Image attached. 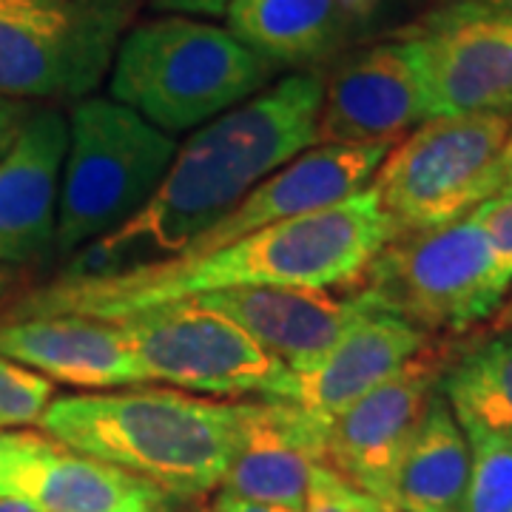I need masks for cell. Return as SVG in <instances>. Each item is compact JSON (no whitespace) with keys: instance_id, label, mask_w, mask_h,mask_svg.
<instances>
[{"instance_id":"cell-1","label":"cell","mask_w":512,"mask_h":512,"mask_svg":"<svg viewBox=\"0 0 512 512\" xmlns=\"http://www.w3.org/2000/svg\"><path fill=\"white\" fill-rule=\"evenodd\" d=\"M393 237L396 231L367 185L345 202L268 225L208 254L168 256L120 274L57 276L18 296L6 319L74 313L114 322L237 288H353Z\"/></svg>"},{"instance_id":"cell-2","label":"cell","mask_w":512,"mask_h":512,"mask_svg":"<svg viewBox=\"0 0 512 512\" xmlns=\"http://www.w3.org/2000/svg\"><path fill=\"white\" fill-rule=\"evenodd\" d=\"M322 89L319 72H291L191 131L154 197L126 225L69 256L57 276L120 274L180 254L262 180L316 146Z\"/></svg>"},{"instance_id":"cell-3","label":"cell","mask_w":512,"mask_h":512,"mask_svg":"<svg viewBox=\"0 0 512 512\" xmlns=\"http://www.w3.org/2000/svg\"><path fill=\"white\" fill-rule=\"evenodd\" d=\"M37 430L188 501L220 490L237 439V402L131 384L55 396Z\"/></svg>"},{"instance_id":"cell-4","label":"cell","mask_w":512,"mask_h":512,"mask_svg":"<svg viewBox=\"0 0 512 512\" xmlns=\"http://www.w3.org/2000/svg\"><path fill=\"white\" fill-rule=\"evenodd\" d=\"M276 72L225 26L160 15L126 32L111 63L109 97L177 137L259 94Z\"/></svg>"},{"instance_id":"cell-5","label":"cell","mask_w":512,"mask_h":512,"mask_svg":"<svg viewBox=\"0 0 512 512\" xmlns=\"http://www.w3.org/2000/svg\"><path fill=\"white\" fill-rule=\"evenodd\" d=\"M60 171L55 256L69 259L126 225L163 183L180 140L111 97L74 103Z\"/></svg>"},{"instance_id":"cell-6","label":"cell","mask_w":512,"mask_h":512,"mask_svg":"<svg viewBox=\"0 0 512 512\" xmlns=\"http://www.w3.org/2000/svg\"><path fill=\"white\" fill-rule=\"evenodd\" d=\"M367 308L399 316L427 336L490 322L510 291L473 217L396 234L350 288Z\"/></svg>"},{"instance_id":"cell-7","label":"cell","mask_w":512,"mask_h":512,"mask_svg":"<svg viewBox=\"0 0 512 512\" xmlns=\"http://www.w3.org/2000/svg\"><path fill=\"white\" fill-rule=\"evenodd\" d=\"M512 114L430 117L387 151L370 191L396 234L467 217L504 188Z\"/></svg>"},{"instance_id":"cell-8","label":"cell","mask_w":512,"mask_h":512,"mask_svg":"<svg viewBox=\"0 0 512 512\" xmlns=\"http://www.w3.org/2000/svg\"><path fill=\"white\" fill-rule=\"evenodd\" d=\"M146 0H0V94L32 106L80 103Z\"/></svg>"},{"instance_id":"cell-9","label":"cell","mask_w":512,"mask_h":512,"mask_svg":"<svg viewBox=\"0 0 512 512\" xmlns=\"http://www.w3.org/2000/svg\"><path fill=\"white\" fill-rule=\"evenodd\" d=\"M137 359L143 384L205 399H276L288 367L200 299H180L114 319Z\"/></svg>"},{"instance_id":"cell-10","label":"cell","mask_w":512,"mask_h":512,"mask_svg":"<svg viewBox=\"0 0 512 512\" xmlns=\"http://www.w3.org/2000/svg\"><path fill=\"white\" fill-rule=\"evenodd\" d=\"M447 350L427 342L419 356L325 424L319 464L373 495L390 510V495L404 453L439 393Z\"/></svg>"},{"instance_id":"cell-11","label":"cell","mask_w":512,"mask_h":512,"mask_svg":"<svg viewBox=\"0 0 512 512\" xmlns=\"http://www.w3.org/2000/svg\"><path fill=\"white\" fill-rule=\"evenodd\" d=\"M402 40L419 69L430 117L512 114V23L436 3Z\"/></svg>"},{"instance_id":"cell-12","label":"cell","mask_w":512,"mask_h":512,"mask_svg":"<svg viewBox=\"0 0 512 512\" xmlns=\"http://www.w3.org/2000/svg\"><path fill=\"white\" fill-rule=\"evenodd\" d=\"M430 120L427 94L407 40H384L339 60L322 89L316 143H399Z\"/></svg>"},{"instance_id":"cell-13","label":"cell","mask_w":512,"mask_h":512,"mask_svg":"<svg viewBox=\"0 0 512 512\" xmlns=\"http://www.w3.org/2000/svg\"><path fill=\"white\" fill-rule=\"evenodd\" d=\"M69 120L57 106H35L0 157V265L32 268L55 254L60 171Z\"/></svg>"},{"instance_id":"cell-14","label":"cell","mask_w":512,"mask_h":512,"mask_svg":"<svg viewBox=\"0 0 512 512\" xmlns=\"http://www.w3.org/2000/svg\"><path fill=\"white\" fill-rule=\"evenodd\" d=\"M325 424L282 399H239L237 439L220 495L302 510Z\"/></svg>"},{"instance_id":"cell-15","label":"cell","mask_w":512,"mask_h":512,"mask_svg":"<svg viewBox=\"0 0 512 512\" xmlns=\"http://www.w3.org/2000/svg\"><path fill=\"white\" fill-rule=\"evenodd\" d=\"M194 299L228 316L291 373L316 365L367 311L350 288H237Z\"/></svg>"},{"instance_id":"cell-16","label":"cell","mask_w":512,"mask_h":512,"mask_svg":"<svg viewBox=\"0 0 512 512\" xmlns=\"http://www.w3.org/2000/svg\"><path fill=\"white\" fill-rule=\"evenodd\" d=\"M430 339L433 336L399 316L367 308L365 316L316 365L288 373V382L276 399L296 404L311 419L328 424L384 379L399 373Z\"/></svg>"},{"instance_id":"cell-17","label":"cell","mask_w":512,"mask_h":512,"mask_svg":"<svg viewBox=\"0 0 512 512\" xmlns=\"http://www.w3.org/2000/svg\"><path fill=\"white\" fill-rule=\"evenodd\" d=\"M0 353L52 384L80 393L143 384L123 330L94 316L52 313L3 319Z\"/></svg>"},{"instance_id":"cell-18","label":"cell","mask_w":512,"mask_h":512,"mask_svg":"<svg viewBox=\"0 0 512 512\" xmlns=\"http://www.w3.org/2000/svg\"><path fill=\"white\" fill-rule=\"evenodd\" d=\"M12 498L40 512H171L177 501L146 478L46 436L15 470Z\"/></svg>"},{"instance_id":"cell-19","label":"cell","mask_w":512,"mask_h":512,"mask_svg":"<svg viewBox=\"0 0 512 512\" xmlns=\"http://www.w3.org/2000/svg\"><path fill=\"white\" fill-rule=\"evenodd\" d=\"M225 29L274 69L316 72L350 43L333 0H228Z\"/></svg>"},{"instance_id":"cell-20","label":"cell","mask_w":512,"mask_h":512,"mask_svg":"<svg viewBox=\"0 0 512 512\" xmlns=\"http://www.w3.org/2000/svg\"><path fill=\"white\" fill-rule=\"evenodd\" d=\"M470 478V441L450 404L436 393L396 473L390 510L458 512Z\"/></svg>"},{"instance_id":"cell-21","label":"cell","mask_w":512,"mask_h":512,"mask_svg":"<svg viewBox=\"0 0 512 512\" xmlns=\"http://www.w3.org/2000/svg\"><path fill=\"white\" fill-rule=\"evenodd\" d=\"M439 393L461 430L512 439V330H490L441 373Z\"/></svg>"},{"instance_id":"cell-22","label":"cell","mask_w":512,"mask_h":512,"mask_svg":"<svg viewBox=\"0 0 512 512\" xmlns=\"http://www.w3.org/2000/svg\"><path fill=\"white\" fill-rule=\"evenodd\" d=\"M464 433L470 441V478L458 512H512V439Z\"/></svg>"},{"instance_id":"cell-23","label":"cell","mask_w":512,"mask_h":512,"mask_svg":"<svg viewBox=\"0 0 512 512\" xmlns=\"http://www.w3.org/2000/svg\"><path fill=\"white\" fill-rule=\"evenodd\" d=\"M52 399L55 384L0 353V433L37 427Z\"/></svg>"},{"instance_id":"cell-24","label":"cell","mask_w":512,"mask_h":512,"mask_svg":"<svg viewBox=\"0 0 512 512\" xmlns=\"http://www.w3.org/2000/svg\"><path fill=\"white\" fill-rule=\"evenodd\" d=\"M299 512H387V507L316 461Z\"/></svg>"},{"instance_id":"cell-25","label":"cell","mask_w":512,"mask_h":512,"mask_svg":"<svg viewBox=\"0 0 512 512\" xmlns=\"http://www.w3.org/2000/svg\"><path fill=\"white\" fill-rule=\"evenodd\" d=\"M470 217L490 242L501 276L512 285V185L498 188L490 200L470 211Z\"/></svg>"},{"instance_id":"cell-26","label":"cell","mask_w":512,"mask_h":512,"mask_svg":"<svg viewBox=\"0 0 512 512\" xmlns=\"http://www.w3.org/2000/svg\"><path fill=\"white\" fill-rule=\"evenodd\" d=\"M40 441H43V433H29V430H3L0 433V498H12L15 470Z\"/></svg>"},{"instance_id":"cell-27","label":"cell","mask_w":512,"mask_h":512,"mask_svg":"<svg viewBox=\"0 0 512 512\" xmlns=\"http://www.w3.org/2000/svg\"><path fill=\"white\" fill-rule=\"evenodd\" d=\"M333 3L350 40L373 32V26L384 12V0H333Z\"/></svg>"},{"instance_id":"cell-28","label":"cell","mask_w":512,"mask_h":512,"mask_svg":"<svg viewBox=\"0 0 512 512\" xmlns=\"http://www.w3.org/2000/svg\"><path fill=\"white\" fill-rule=\"evenodd\" d=\"M32 111H35L32 103H20V100L0 94V157L18 140V134L23 131Z\"/></svg>"},{"instance_id":"cell-29","label":"cell","mask_w":512,"mask_h":512,"mask_svg":"<svg viewBox=\"0 0 512 512\" xmlns=\"http://www.w3.org/2000/svg\"><path fill=\"white\" fill-rule=\"evenodd\" d=\"M163 15H222L228 0H146Z\"/></svg>"},{"instance_id":"cell-30","label":"cell","mask_w":512,"mask_h":512,"mask_svg":"<svg viewBox=\"0 0 512 512\" xmlns=\"http://www.w3.org/2000/svg\"><path fill=\"white\" fill-rule=\"evenodd\" d=\"M439 6H456V9L512 23V0H439Z\"/></svg>"},{"instance_id":"cell-31","label":"cell","mask_w":512,"mask_h":512,"mask_svg":"<svg viewBox=\"0 0 512 512\" xmlns=\"http://www.w3.org/2000/svg\"><path fill=\"white\" fill-rule=\"evenodd\" d=\"M211 512H296V510H288V507H274V504L239 501V498H228V495L217 493L214 504H211Z\"/></svg>"},{"instance_id":"cell-32","label":"cell","mask_w":512,"mask_h":512,"mask_svg":"<svg viewBox=\"0 0 512 512\" xmlns=\"http://www.w3.org/2000/svg\"><path fill=\"white\" fill-rule=\"evenodd\" d=\"M18 291H23V271L12 265H0V305Z\"/></svg>"},{"instance_id":"cell-33","label":"cell","mask_w":512,"mask_h":512,"mask_svg":"<svg viewBox=\"0 0 512 512\" xmlns=\"http://www.w3.org/2000/svg\"><path fill=\"white\" fill-rule=\"evenodd\" d=\"M490 330H512V285L504 296V302L498 305V311L490 319Z\"/></svg>"},{"instance_id":"cell-34","label":"cell","mask_w":512,"mask_h":512,"mask_svg":"<svg viewBox=\"0 0 512 512\" xmlns=\"http://www.w3.org/2000/svg\"><path fill=\"white\" fill-rule=\"evenodd\" d=\"M0 512H40L20 498H0Z\"/></svg>"},{"instance_id":"cell-35","label":"cell","mask_w":512,"mask_h":512,"mask_svg":"<svg viewBox=\"0 0 512 512\" xmlns=\"http://www.w3.org/2000/svg\"><path fill=\"white\" fill-rule=\"evenodd\" d=\"M504 185H512V134L504 148Z\"/></svg>"},{"instance_id":"cell-36","label":"cell","mask_w":512,"mask_h":512,"mask_svg":"<svg viewBox=\"0 0 512 512\" xmlns=\"http://www.w3.org/2000/svg\"><path fill=\"white\" fill-rule=\"evenodd\" d=\"M387 512H396V510H387Z\"/></svg>"}]
</instances>
